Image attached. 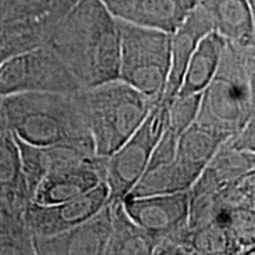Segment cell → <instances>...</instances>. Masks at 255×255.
<instances>
[{"label":"cell","instance_id":"obj_1","mask_svg":"<svg viewBox=\"0 0 255 255\" xmlns=\"http://www.w3.org/2000/svg\"><path fill=\"white\" fill-rule=\"evenodd\" d=\"M83 88L119 79L120 28L102 0H76L47 40Z\"/></svg>","mask_w":255,"mask_h":255},{"label":"cell","instance_id":"obj_2","mask_svg":"<svg viewBox=\"0 0 255 255\" xmlns=\"http://www.w3.org/2000/svg\"><path fill=\"white\" fill-rule=\"evenodd\" d=\"M2 107L9 130L21 141L38 146L69 145L96 154L73 95L23 92L4 96Z\"/></svg>","mask_w":255,"mask_h":255},{"label":"cell","instance_id":"obj_3","mask_svg":"<svg viewBox=\"0 0 255 255\" xmlns=\"http://www.w3.org/2000/svg\"><path fill=\"white\" fill-rule=\"evenodd\" d=\"M255 119V46L226 40L214 77L201 94L195 122L231 136Z\"/></svg>","mask_w":255,"mask_h":255},{"label":"cell","instance_id":"obj_4","mask_svg":"<svg viewBox=\"0 0 255 255\" xmlns=\"http://www.w3.org/2000/svg\"><path fill=\"white\" fill-rule=\"evenodd\" d=\"M73 98L90 131L96 154L103 157L131 137L156 104L120 79L82 88Z\"/></svg>","mask_w":255,"mask_h":255},{"label":"cell","instance_id":"obj_5","mask_svg":"<svg viewBox=\"0 0 255 255\" xmlns=\"http://www.w3.org/2000/svg\"><path fill=\"white\" fill-rule=\"evenodd\" d=\"M119 79L158 103L170 70L171 34L119 20Z\"/></svg>","mask_w":255,"mask_h":255},{"label":"cell","instance_id":"obj_6","mask_svg":"<svg viewBox=\"0 0 255 255\" xmlns=\"http://www.w3.org/2000/svg\"><path fill=\"white\" fill-rule=\"evenodd\" d=\"M83 87L63 60L44 45L0 64V96L23 92L73 95Z\"/></svg>","mask_w":255,"mask_h":255},{"label":"cell","instance_id":"obj_7","mask_svg":"<svg viewBox=\"0 0 255 255\" xmlns=\"http://www.w3.org/2000/svg\"><path fill=\"white\" fill-rule=\"evenodd\" d=\"M168 105L156 103L138 129L107 157L104 182L110 202L123 201L141 180L158 139L167 126Z\"/></svg>","mask_w":255,"mask_h":255},{"label":"cell","instance_id":"obj_8","mask_svg":"<svg viewBox=\"0 0 255 255\" xmlns=\"http://www.w3.org/2000/svg\"><path fill=\"white\" fill-rule=\"evenodd\" d=\"M108 202L109 188L103 181L88 193L65 202L38 205L30 201L24 209V220L33 238L50 237L90 219Z\"/></svg>","mask_w":255,"mask_h":255},{"label":"cell","instance_id":"obj_9","mask_svg":"<svg viewBox=\"0 0 255 255\" xmlns=\"http://www.w3.org/2000/svg\"><path fill=\"white\" fill-rule=\"evenodd\" d=\"M122 202L130 218L154 238L155 244L189 229V191L126 197Z\"/></svg>","mask_w":255,"mask_h":255},{"label":"cell","instance_id":"obj_10","mask_svg":"<svg viewBox=\"0 0 255 255\" xmlns=\"http://www.w3.org/2000/svg\"><path fill=\"white\" fill-rule=\"evenodd\" d=\"M111 231V206L108 202L97 214L79 225L50 237L33 238L36 255L105 254Z\"/></svg>","mask_w":255,"mask_h":255},{"label":"cell","instance_id":"obj_11","mask_svg":"<svg viewBox=\"0 0 255 255\" xmlns=\"http://www.w3.org/2000/svg\"><path fill=\"white\" fill-rule=\"evenodd\" d=\"M119 20L174 33L195 8L197 0H102Z\"/></svg>","mask_w":255,"mask_h":255},{"label":"cell","instance_id":"obj_12","mask_svg":"<svg viewBox=\"0 0 255 255\" xmlns=\"http://www.w3.org/2000/svg\"><path fill=\"white\" fill-rule=\"evenodd\" d=\"M105 164L107 157L97 156L91 162L51 170L41 178L31 201L38 205H56L81 196L103 182Z\"/></svg>","mask_w":255,"mask_h":255},{"label":"cell","instance_id":"obj_13","mask_svg":"<svg viewBox=\"0 0 255 255\" xmlns=\"http://www.w3.org/2000/svg\"><path fill=\"white\" fill-rule=\"evenodd\" d=\"M210 31H213V26L209 17L202 7L196 5L182 25L171 33L170 70L163 97L159 102L169 105L176 97L191 55L200 40Z\"/></svg>","mask_w":255,"mask_h":255},{"label":"cell","instance_id":"obj_14","mask_svg":"<svg viewBox=\"0 0 255 255\" xmlns=\"http://www.w3.org/2000/svg\"><path fill=\"white\" fill-rule=\"evenodd\" d=\"M213 31L239 46H255L254 5L250 0H197Z\"/></svg>","mask_w":255,"mask_h":255},{"label":"cell","instance_id":"obj_15","mask_svg":"<svg viewBox=\"0 0 255 255\" xmlns=\"http://www.w3.org/2000/svg\"><path fill=\"white\" fill-rule=\"evenodd\" d=\"M225 45L226 39L215 31H210L200 40L187 64L176 96L202 94L218 70Z\"/></svg>","mask_w":255,"mask_h":255},{"label":"cell","instance_id":"obj_16","mask_svg":"<svg viewBox=\"0 0 255 255\" xmlns=\"http://www.w3.org/2000/svg\"><path fill=\"white\" fill-rule=\"evenodd\" d=\"M228 137L194 122L178 138L174 158L199 177L222 142Z\"/></svg>","mask_w":255,"mask_h":255},{"label":"cell","instance_id":"obj_17","mask_svg":"<svg viewBox=\"0 0 255 255\" xmlns=\"http://www.w3.org/2000/svg\"><path fill=\"white\" fill-rule=\"evenodd\" d=\"M111 231L105 254L151 255L155 240L139 227L124 209L122 201L110 202Z\"/></svg>","mask_w":255,"mask_h":255},{"label":"cell","instance_id":"obj_18","mask_svg":"<svg viewBox=\"0 0 255 255\" xmlns=\"http://www.w3.org/2000/svg\"><path fill=\"white\" fill-rule=\"evenodd\" d=\"M0 200L20 209L31 201L12 132L0 138Z\"/></svg>","mask_w":255,"mask_h":255},{"label":"cell","instance_id":"obj_19","mask_svg":"<svg viewBox=\"0 0 255 255\" xmlns=\"http://www.w3.org/2000/svg\"><path fill=\"white\" fill-rule=\"evenodd\" d=\"M24 209L6 202L2 207L0 213V254H34L33 237L24 220Z\"/></svg>","mask_w":255,"mask_h":255},{"label":"cell","instance_id":"obj_20","mask_svg":"<svg viewBox=\"0 0 255 255\" xmlns=\"http://www.w3.org/2000/svg\"><path fill=\"white\" fill-rule=\"evenodd\" d=\"M190 229V228H189ZM189 244L194 255L240 254L241 246L228 228L210 222L190 229Z\"/></svg>","mask_w":255,"mask_h":255},{"label":"cell","instance_id":"obj_21","mask_svg":"<svg viewBox=\"0 0 255 255\" xmlns=\"http://www.w3.org/2000/svg\"><path fill=\"white\" fill-rule=\"evenodd\" d=\"M201 94L176 96L168 105L165 128L180 137L195 122L199 113Z\"/></svg>","mask_w":255,"mask_h":255},{"label":"cell","instance_id":"obj_22","mask_svg":"<svg viewBox=\"0 0 255 255\" xmlns=\"http://www.w3.org/2000/svg\"><path fill=\"white\" fill-rule=\"evenodd\" d=\"M223 144L239 151L255 152V119L251 121L240 131L233 133L223 141Z\"/></svg>","mask_w":255,"mask_h":255},{"label":"cell","instance_id":"obj_23","mask_svg":"<svg viewBox=\"0 0 255 255\" xmlns=\"http://www.w3.org/2000/svg\"><path fill=\"white\" fill-rule=\"evenodd\" d=\"M12 131L9 130V127L7 124V120H6V115L4 111V107H2V97L0 96V138L7 136Z\"/></svg>","mask_w":255,"mask_h":255},{"label":"cell","instance_id":"obj_24","mask_svg":"<svg viewBox=\"0 0 255 255\" xmlns=\"http://www.w3.org/2000/svg\"><path fill=\"white\" fill-rule=\"evenodd\" d=\"M4 205H5V202H4V201H1V200H0V213H1V210H2V207H4Z\"/></svg>","mask_w":255,"mask_h":255},{"label":"cell","instance_id":"obj_25","mask_svg":"<svg viewBox=\"0 0 255 255\" xmlns=\"http://www.w3.org/2000/svg\"><path fill=\"white\" fill-rule=\"evenodd\" d=\"M250 1H251V4H252V5H254V6H255V0H250Z\"/></svg>","mask_w":255,"mask_h":255}]
</instances>
